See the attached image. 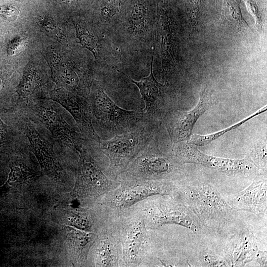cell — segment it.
<instances>
[{"label": "cell", "instance_id": "6da1fadb", "mask_svg": "<svg viewBox=\"0 0 267 267\" xmlns=\"http://www.w3.org/2000/svg\"><path fill=\"white\" fill-rule=\"evenodd\" d=\"M174 197L191 210L205 228L219 231L233 220L235 210L210 184L175 181Z\"/></svg>", "mask_w": 267, "mask_h": 267}, {"label": "cell", "instance_id": "7a4b0ae2", "mask_svg": "<svg viewBox=\"0 0 267 267\" xmlns=\"http://www.w3.org/2000/svg\"><path fill=\"white\" fill-rule=\"evenodd\" d=\"M116 224L119 231L124 267L148 266L155 252V234L146 227L134 205L117 210Z\"/></svg>", "mask_w": 267, "mask_h": 267}, {"label": "cell", "instance_id": "3957f363", "mask_svg": "<svg viewBox=\"0 0 267 267\" xmlns=\"http://www.w3.org/2000/svg\"><path fill=\"white\" fill-rule=\"evenodd\" d=\"M151 124L145 119L128 132L101 140L97 148L109 159V164L104 171L108 177L117 180L127 171L130 161L155 136Z\"/></svg>", "mask_w": 267, "mask_h": 267}, {"label": "cell", "instance_id": "277c9868", "mask_svg": "<svg viewBox=\"0 0 267 267\" xmlns=\"http://www.w3.org/2000/svg\"><path fill=\"white\" fill-rule=\"evenodd\" d=\"M134 206L142 216L148 228L156 229L165 224H176L196 233L201 228L193 212L174 196L154 195Z\"/></svg>", "mask_w": 267, "mask_h": 267}, {"label": "cell", "instance_id": "5b68a950", "mask_svg": "<svg viewBox=\"0 0 267 267\" xmlns=\"http://www.w3.org/2000/svg\"><path fill=\"white\" fill-rule=\"evenodd\" d=\"M117 180L119 185L116 188L97 199L98 203L116 210L130 207L152 196H173L175 194V181L144 179L127 171L121 174Z\"/></svg>", "mask_w": 267, "mask_h": 267}, {"label": "cell", "instance_id": "8992f818", "mask_svg": "<svg viewBox=\"0 0 267 267\" xmlns=\"http://www.w3.org/2000/svg\"><path fill=\"white\" fill-rule=\"evenodd\" d=\"M182 164L173 154L160 150L155 136L130 161L126 171L144 179L176 181L181 176Z\"/></svg>", "mask_w": 267, "mask_h": 267}, {"label": "cell", "instance_id": "52a82bcc", "mask_svg": "<svg viewBox=\"0 0 267 267\" xmlns=\"http://www.w3.org/2000/svg\"><path fill=\"white\" fill-rule=\"evenodd\" d=\"M88 144L78 154L75 183L71 195L79 200L96 201L116 188L119 182L106 175L102 165L91 153Z\"/></svg>", "mask_w": 267, "mask_h": 267}, {"label": "cell", "instance_id": "ba28073f", "mask_svg": "<svg viewBox=\"0 0 267 267\" xmlns=\"http://www.w3.org/2000/svg\"><path fill=\"white\" fill-rule=\"evenodd\" d=\"M88 100L98 125L115 135L130 131L146 119L142 110H128L118 106L100 86L95 88Z\"/></svg>", "mask_w": 267, "mask_h": 267}, {"label": "cell", "instance_id": "9c48e42d", "mask_svg": "<svg viewBox=\"0 0 267 267\" xmlns=\"http://www.w3.org/2000/svg\"><path fill=\"white\" fill-rule=\"evenodd\" d=\"M52 102L39 99L25 110L31 113V116L27 114L29 117L44 126L58 143L78 154L88 141L66 121L59 108Z\"/></svg>", "mask_w": 267, "mask_h": 267}, {"label": "cell", "instance_id": "30bf717a", "mask_svg": "<svg viewBox=\"0 0 267 267\" xmlns=\"http://www.w3.org/2000/svg\"><path fill=\"white\" fill-rule=\"evenodd\" d=\"M214 102L212 91L205 86L201 90L198 103L192 109L187 111L170 110L166 113L162 120L173 144L190 139L197 121L212 107Z\"/></svg>", "mask_w": 267, "mask_h": 267}, {"label": "cell", "instance_id": "8fae6325", "mask_svg": "<svg viewBox=\"0 0 267 267\" xmlns=\"http://www.w3.org/2000/svg\"><path fill=\"white\" fill-rule=\"evenodd\" d=\"M19 129L29 142L44 173L55 181L64 182L66 174L52 145L37 130L27 114L21 115Z\"/></svg>", "mask_w": 267, "mask_h": 267}, {"label": "cell", "instance_id": "7c38bea8", "mask_svg": "<svg viewBox=\"0 0 267 267\" xmlns=\"http://www.w3.org/2000/svg\"><path fill=\"white\" fill-rule=\"evenodd\" d=\"M44 99L55 101L66 109L74 118L83 136L98 147L101 139L94 128L92 114L87 98L61 88L50 91Z\"/></svg>", "mask_w": 267, "mask_h": 267}, {"label": "cell", "instance_id": "4fadbf2b", "mask_svg": "<svg viewBox=\"0 0 267 267\" xmlns=\"http://www.w3.org/2000/svg\"><path fill=\"white\" fill-rule=\"evenodd\" d=\"M173 145L172 154L182 164L202 165L229 175L249 172L253 169V165L247 156L240 159L220 158L201 152L188 141Z\"/></svg>", "mask_w": 267, "mask_h": 267}, {"label": "cell", "instance_id": "5bb4252c", "mask_svg": "<svg viewBox=\"0 0 267 267\" xmlns=\"http://www.w3.org/2000/svg\"><path fill=\"white\" fill-rule=\"evenodd\" d=\"M89 255L91 266L124 267L119 231L115 221L111 226L98 234Z\"/></svg>", "mask_w": 267, "mask_h": 267}, {"label": "cell", "instance_id": "9a60e30c", "mask_svg": "<svg viewBox=\"0 0 267 267\" xmlns=\"http://www.w3.org/2000/svg\"><path fill=\"white\" fill-rule=\"evenodd\" d=\"M153 56L150 66L149 75L139 81L131 79L138 88L141 98L145 103L142 110L145 118L153 123L162 120L168 111L165 101V87L155 79L153 71Z\"/></svg>", "mask_w": 267, "mask_h": 267}, {"label": "cell", "instance_id": "2e32d148", "mask_svg": "<svg viewBox=\"0 0 267 267\" xmlns=\"http://www.w3.org/2000/svg\"><path fill=\"white\" fill-rule=\"evenodd\" d=\"M259 250L256 237L249 231L235 233L227 241L224 258L229 267H244L253 261Z\"/></svg>", "mask_w": 267, "mask_h": 267}, {"label": "cell", "instance_id": "e0dca14e", "mask_svg": "<svg viewBox=\"0 0 267 267\" xmlns=\"http://www.w3.org/2000/svg\"><path fill=\"white\" fill-rule=\"evenodd\" d=\"M227 202L234 210L246 211L255 214L266 213V179L254 181L244 189L234 195Z\"/></svg>", "mask_w": 267, "mask_h": 267}, {"label": "cell", "instance_id": "ac0fdd59", "mask_svg": "<svg viewBox=\"0 0 267 267\" xmlns=\"http://www.w3.org/2000/svg\"><path fill=\"white\" fill-rule=\"evenodd\" d=\"M64 229L68 251L72 260L77 265L84 264L98 234L71 226H65Z\"/></svg>", "mask_w": 267, "mask_h": 267}, {"label": "cell", "instance_id": "d6986e66", "mask_svg": "<svg viewBox=\"0 0 267 267\" xmlns=\"http://www.w3.org/2000/svg\"><path fill=\"white\" fill-rule=\"evenodd\" d=\"M221 24L237 32L250 28L241 9V0H223Z\"/></svg>", "mask_w": 267, "mask_h": 267}, {"label": "cell", "instance_id": "ffe728a7", "mask_svg": "<svg viewBox=\"0 0 267 267\" xmlns=\"http://www.w3.org/2000/svg\"><path fill=\"white\" fill-rule=\"evenodd\" d=\"M266 111L267 106H266L253 114L252 115L226 129L210 134H193L190 139L187 141L189 143L193 145H195L197 146H204L210 143L212 141L219 138L220 136L223 135L225 133L240 127L241 125L246 123L248 121L250 120L255 116H258L262 113H264Z\"/></svg>", "mask_w": 267, "mask_h": 267}, {"label": "cell", "instance_id": "44dd1931", "mask_svg": "<svg viewBox=\"0 0 267 267\" xmlns=\"http://www.w3.org/2000/svg\"><path fill=\"white\" fill-rule=\"evenodd\" d=\"M37 176V173L21 162L10 167L6 183L10 186H18L32 180Z\"/></svg>", "mask_w": 267, "mask_h": 267}, {"label": "cell", "instance_id": "7402d4cb", "mask_svg": "<svg viewBox=\"0 0 267 267\" xmlns=\"http://www.w3.org/2000/svg\"><path fill=\"white\" fill-rule=\"evenodd\" d=\"M206 0H186V13L190 29L193 30L200 23Z\"/></svg>", "mask_w": 267, "mask_h": 267}, {"label": "cell", "instance_id": "603a6c76", "mask_svg": "<svg viewBox=\"0 0 267 267\" xmlns=\"http://www.w3.org/2000/svg\"><path fill=\"white\" fill-rule=\"evenodd\" d=\"M249 161L258 169L267 170V142L260 141L252 147L249 154L247 155Z\"/></svg>", "mask_w": 267, "mask_h": 267}, {"label": "cell", "instance_id": "cb8c5ba5", "mask_svg": "<svg viewBox=\"0 0 267 267\" xmlns=\"http://www.w3.org/2000/svg\"><path fill=\"white\" fill-rule=\"evenodd\" d=\"M77 37L82 46L89 50L95 58L98 55V46L94 37L87 29L74 23Z\"/></svg>", "mask_w": 267, "mask_h": 267}, {"label": "cell", "instance_id": "d4e9b609", "mask_svg": "<svg viewBox=\"0 0 267 267\" xmlns=\"http://www.w3.org/2000/svg\"><path fill=\"white\" fill-rule=\"evenodd\" d=\"M255 21V27L260 32L263 29L264 9L262 0H244Z\"/></svg>", "mask_w": 267, "mask_h": 267}, {"label": "cell", "instance_id": "484cf974", "mask_svg": "<svg viewBox=\"0 0 267 267\" xmlns=\"http://www.w3.org/2000/svg\"><path fill=\"white\" fill-rule=\"evenodd\" d=\"M42 29L48 36L61 43L64 41V35L61 28L52 19H45L42 23Z\"/></svg>", "mask_w": 267, "mask_h": 267}, {"label": "cell", "instance_id": "4316f807", "mask_svg": "<svg viewBox=\"0 0 267 267\" xmlns=\"http://www.w3.org/2000/svg\"><path fill=\"white\" fill-rule=\"evenodd\" d=\"M146 13L145 6L140 3L134 5L131 12V20L133 27L138 30L143 26Z\"/></svg>", "mask_w": 267, "mask_h": 267}, {"label": "cell", "instance_id": "83f0119b", "mask_svg": "<svg viewBox=\"0 0 267 267\" xmlns=\"http://www.w3.org/2000/svg\"><path fill=\"white\" fill-rule=\"evenodd\" d=\"M201 258L204 265L207 267H229L224 257L214 253L204 251L201 253Z\"/></svg>", "mask_w": 267, "mask_h": 267}, {"label": "cell", "instance_id": "f1b7e54d", "mask_svg": "<svg viewBox=\"0 0 267 267\" xmlns=\"http://www.w3.org/2000/svg\"><path fill=\"white\" fill-rule=\"evenodd\" d=\"M15 137L14 132L0 118V148L14 141Z\"/></svg>", "mask_w": 267, "mask_h": 267}, {"label": "cell", "instance_id": "f546056e", "mask_svg": "<svg viewBox=\"0 0 267 267\" xmlns=\"http://www.w3.org/2000/svg\"><path fill=\"white\" fill-rule=\"evenodd\" d=\"M24 40L21 38H16L13 40L9 44L7 48V53L13 55L19 52L24 44Z\"/></svg>", "mask_w": 267, "mask_h": 267}, {"label": "cell", "instance_id": "4dcf8cb0", "mask_svg": "<svg viewBox=\"0 0 267 267\" xmlns=\"http://www.w3.org/2000/svg\"><path fill=\"white\" fill-rule=\"evenodd\" d=\"M257 262L260 267H267V251L258 250L253 260Z\"/></svg>", "mask_w": 267, "mask_h": 267}, {"label": "cell", "instance_id": "1f68e13d", "mask_svg": "<svg viewBox=\"0 0 267 267\" xmlns=\"http://www.w3.org/2000/svg\"><path fill=\"white\" fill-rule=\"evenodd\" d=\"M108 6H105L103 8L106 10L109 14H111L110 8L118 9L120 6V0H107Z\"/></svg>", "mask_w": 267, "mask_h": 267}, {"label": "cell", "instance_id": "d6a6232c", "mask_svg": "<svg viewBox=\"0 0 267 267\" xmlns=\"http://www.w3.org/2000/svg\"><path fill=\"white\" fill-rule=\"evenodd\" d=\"M78 0H56L58 2L64 4H70Z\"/></svg>", "mask_w": 267, "mask_h": 267}, {"label": "cell", "instance_id": "836d02e7", "mask_svg": "<svg viewBox=\"0 0 267 267\" xmlns=\"http://www.w3.org/2000/svg\"><path fill=\"white\" fill-rule=\"evenodd\" d=\"M3 86V81L0 79V91L2 89Z\"/></svg>", "mask_w": 267, "mask_h": 267}]
</instances>
